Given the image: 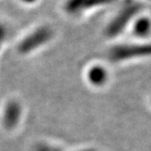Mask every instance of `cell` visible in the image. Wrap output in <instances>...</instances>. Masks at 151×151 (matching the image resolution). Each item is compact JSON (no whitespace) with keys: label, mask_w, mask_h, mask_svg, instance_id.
I'll list each match as a JSON object with an SVG mask.
<instances>
[{"label":"cell","mask_w":151,"mask_h":151,"mask_svg":"<svg viewBox=\"0 0 151 151\" xmlns=\"http://www.w3.org/2000/svg\"><path fill=\"white\" fill-rule=\"evenodd\" d=\"M107 75L109 74H107V71L105 68L99 66V65H96V66L91 67L89 68L88 72V78L92 85L100 87L106 82L107 77H109Z\"/></svg>","instance_id":"obj_5"},{"label":"cell","mask_w":151,"mask_h":151,"mask_svg":"<svg viewBox=\"0 0 151 151\" xmlns=\"http://www.w3.org/2000/svg\"><path fill=\"white\" fill-rule=\"evenodd\" d=\"M141 13V6L135 0H128L114 15L113 18L106 27V36L116 37L130 27L133 20Z\"/></svg>","instance_id":"obj_1"},{"label":"cell","mask_w":151,"mask_h":151,"mask_svg":"<svg viewBox=\"0 0 151 151\" xmlns=\"http://www.w3.org/2000/svg\"><path fill=\"white\" fill-rule=\"evenodd\" d=\"M130 28L133 36L137 38H147L151 35V18L140 13L133 20Z\"/></svg>","instance_id":"obj_3"},{"label":"cell","mask_w":151,"mask_h":151,"mask_svg":"<svg viewBox=\"0 0 151 151\" xmlns=\"http://www.w3.org/2000/svg\"><path fill=\"white\" fill-rule=\"evenodd\" d=\"M115 1L116 0H70L68 10L72 13H78L94 7L109 6Z\"/></svg>","instance_id":"obj_4"},{"label":"cell","mask_w":151,"mask_h":151,"mask_svg":"<svg viewBox=\"0 0 151 151\" xmlns=\"http://www.w3.org/2000/svg\"><path fill=\"white\" fill-rule=\"evenodd\" d=\"M20 116V107L19 106L12 102L7 105L6 112H5V125L7 127H15L16 123H17Z\"/></svg>","instance_id":"obj_6"},{"label":"cell","mask_w":151,"mask_h":151,"mask_svg":"<svg viewBox=\"0 0 151 151\" xmlns=\"http://www.w3.org/2000/svg\"><path fill=\"white\" fill-rule=\"evenodd\" d=\"M151 56V44L147 43H124L112 47L109 57L112 62L118 63L135 58H142Z\"/></svg>","instance_id":"obj_2"}]
</instances>
